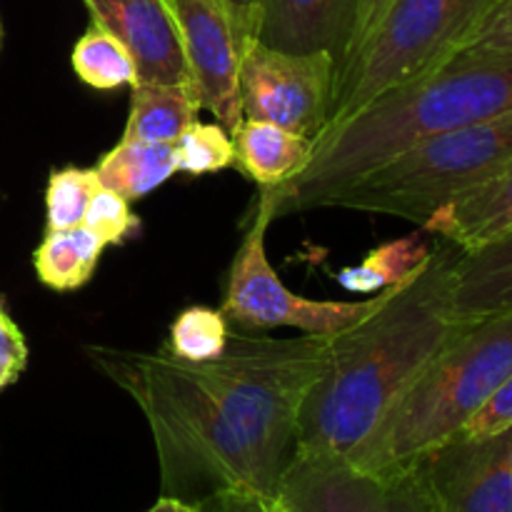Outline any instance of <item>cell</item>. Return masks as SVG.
Wrapping results in <instances>:
<instances>
[{
  "instance_id": "83f0119b",
  "label": "cell",
  "mask_w": 512,
  "mask_h": 512,
  "mask_svg": "<svg viewBox=\"0 0 512 512\" xmlns=\"http://www.w3.org/2000/svg\"><path fill=\"white\" fill-rule=\"evenodd\" d=\"M28 343L5 305L0 303V390L18 383L28 368Z\"/></svg>"
},
{
  "instance_id": "ac0fdd59",
  "label": "cell",
  "mask_w": 512,
  "mask_h": 512,
  "mask_svg": "<svg viewBox=\"0 0 512 512\" xmlns=\"http://www.w3.org/2000/svg\"><path fill=\"white\" fill-rule=\"evenodd\" d=\"M200 103L190 85H133L130 115L123 138L145 143H170L198 120Z\"/></svg>"
},
{
  "instance_id": "f1b7e54d",
  "label": "cell",
  "mask_w": 512,
  "mask_h": 512,
  "mask_svg": "<svg viewBox=\"0 0 512 512\" xmlns=\"http://www.w3.org/2000/svg\"><path fill=\"white\" fill-rule=\"evenodd\" d=\"M463 50H500L512 53V0H498L483 23L470 35Z\"/></svg>"
},
{
  "instance_id": "7402d4cb",
  "label": "cell",
  "mask_w": 512,
  "mask_h": 512,
  "mask_svg": "<svg viewBox=\"0 0 512 512\" xmlns=\"http://www.w3.org/2000/svg\"><path fill=\"white\" fill-rule=\"evenodd\" d=\"M75 75L95 90H115L138 85V70L128 48L100 25H90L70 55Z\"/></svg>"
},
{
  "instance_id": "2e32d148",
  "label": "cell",
  "mask_w": 512,
  "mask_h": 512,
  "mask_svg": "<svg viewBox=\"0 0 512 512\" xmlns=\"http://www.w3.org/2000/svg\"><path fill=\"white\" fill-rule=\"evenodd\" d=\"M453 310L478 323L512 313V230L475 250H460L453 265Z\"/></svg>"
},
{
  "instance_id": "4fadbf2b",
  "label": "cell",
  "mask_w": 512,
  "mask_h": 512,
  "mask_svg": "<svg viewBox=\"0 0 512 512\" xmlns=\"http://www.w3.org/2000/svg\"><path fill=\"white\" fill-rule=\"evenodd\" d=\"M85 5L93 23L128 48L138 83L190 85L178 25L165 0H85Z\"/></svg>"
},
{
  "instance_id": "e0dca14e",
  "label": "cell",
  "mask_w": 512,
  "mask_h": 512,
  "mask_svg": "<svg viewBox=\"0 0 512 512\" xmlns=\"http://www.w3.org/2000/svg\"><path fill=\"white\" fill-rule=\"evenodd\" d=\"M230 138L235 145V165L260 188H275L295 178L310 163L315 148L310 138L253 118L240 120Z\"/></svg>"
},
{
  "instance_id": "ba28073f",
  "label": "cell",
  "mask_w": 512,
  "mask_h": 512,
  "mask_svg": "<svg viewBox=\"0 0 512 512\" xmlns=\"http://www.w3.org/2000/svg\"><path fill=\"white\" fill-rule=\"evenodd\" d=\"M268 195L260 190L255 215L230 265L228 288L220 313L245 330L295 328L305 335H338L383 308L398 285L380 290L370 298L355 300H310L295 295L280 280L278 270L265 255V233L273 223ZM410 280V278H408ZM403 285V283H400Z\"/></svg>"
},
{
  "instance_id": "3957f363",
  "label": "cell",
  "mask_w": 512,
  "mask_h": 512,
  "mask_svg": "<svg viewBox=\"0 0 512 512\" xmlns=\"http://www.w3.org/2000/svg\"><path fill=\"white\" fill-rule=\"evenodd\" d=\"M85 353L143 410L158 450L160 495L205 503L248 493L275 503L278 478L265 470L195 363L178 360L165 345L155 353L88 345Z\"/></svg>"
},
{
  "instance_id": "9a60e30c",
  "label": "cell",
  "mask_w": 512,
  "mask_h": 512,
  "mask_svg": "<svg viewBox=\"0 0 512 512\" xmlns=\"http://www.w3.org/2000/svg\"><path fill=\"white\" fill-rule=\"evenodd\" d=\"M423 230L460 250H475L512 230V163L448 200L430 215Z\"/></svg>"
},
{
  "instance_id": "f546056e",
  "label": "cell",
  "mask_w": 512,
  "mask_h": 512,
  "mask_svg": "<svg viewBox=\"0 0 512 512\" xmlns=\"http://www.w3.org/2000/svg\"><path fill=\"white\" fill-rule=\"evenodd\" d=\"M203 512H273L270 500L248 493H223L200 503Z\"/></svg>"
},
{
  "instance_id": "8992f818",
  "label": "cell",
  "mask_w": 512,
  "mask_h": 512,
  "mask_svg": "<svg viewBox=\"0 0 512 512\" xmlns=\"http://www.w3.org/2000/svg\"><path fill=\"white\" fill-rule=\"evenodd\" d=\"M512 163V110L410 145L398 158L340 190L328 208L393 215L423 228L463 190Z\"/></svg>"
},
{
  "instance_id": "ffe728a7",
  "label": "cell",
  "mask_w": 512,
  "mask_h": 512,
  "mask_svg": "<svg viewBox=\"0 0 512 512\" xmlns=\"http://www.w3.org/2000/svg\"><path fill=\"white\" fill-rule=\"evenodd\" d=\"M105 243L85 225L63 230H48L43 243L33 253L35 275L43 285L70 293L88 283L95 275Z\"/></svg>"
},
{
  "instance_id": "4dcf8cb0",
  "label": "cell",
  "mask_w": 512,
  "mask_h": 512,
  "mask_svg": "<svg viewBox=\"0 0 512 512\" xmlns=\"http://www.w3.org/2000/svg\"><path fill=\"white\" fill-rule=\"evenodd\" d=\"M390 3H393V0H360L358 20H355L353 40H350V48H348V55H345V60H348L350 55H353L355 50H358V45L363 43L365 38H368L370 30H373L375 25H378V20L383 18L385 10L390 8ZM345 60H343V65H345ZM343 65H340V68H343ZM335 75H338V73H335Z\"/></svg>"
},
{
  "instance_id": "cb8c5ba5",
  "label": "cell",
  "mask_w": 512,
  "mask_h": 512,
  "mask_svg": "<svg viewBox=\"0 0 512 512\" xmlns=\"http://www.w3.org/2000/svg\"><path fill=\"white\" fill-rule=\"evenodd\" d=\"M103 188L95 168H68L53 170L45 188V215L48 230H63L83 225L90 200Z\"/></svg>"
},
{
  "instance_id": "4316f807",
  "label": "cell",
  "mask_w": 512,
  "mask_h": 512,
  "mask_svg": "<svg viewBox=\"0 0 512 512\" xmlns=\"http://www.w3.org/2000/svg\"><path fill=\"white\" fill-rule=\"evenodd\" d=\"M512 428V373L510 378L490 395L488 403L465 423L458 438L465 440H483L493 438V435L503 433Z\"/></svg>"
},
{
  "instance_id": "836d02e7",
  "label": "cell",
  "mask_w": 512,
  "mask_h": 512,
  "mask_svg": "<svg viewBox=\"0 0 512 512\" xmlns=\"http://www.w3.org/2000/svg\"><path fill=\"white\" fill-rule=\"evenodd\" d=\"M0 50H3V25H0Z\"/></svg>"
},
{
  "instance_id": "30bf717a",
  "label": "cell",
  "mask_w": 512,
  "mask_h": 512,
  "mask_svg": "<svg viewBox=\"0 0 512 512\" xmlns=\"http://www.w3.org/2000/svg\"><path fill=\"white\" fill-rule=\"evenodd\" d=\"M335 70L325 50L285 53L253 40L240 68L243 118L268 120L315 143L333 110Z\"/></svg>"
},
{
  "instance_id": "44dd1931",
  "label": "cell",
  "mask_w": 512,
  "mask_h": 512,
  "mask_svg": "<svg viewBox=\"0 0 512 512\" xmlns=\"http://www.w3.org/2000/svg\"><path fill=\"white\" fill-rule=\"evenodd\" d=\"M430 253H433V245L425 243L423 235H405V238L390 240V243L370 250L363 263L343 268L335 278H338L340 288H345L348 293L373 295L413 278L428 263Z\"/></svg>"
},
{
  "instance_id": "1f68e13d",
  "label": "cell",
  "mask_w": 512,
  "mask_h": 512,
  "mask_svg": "<svg viewBox=\"0 0 512 512\" xmlns=\"http://www.w3.org/2000/svg\"><path fill=\"white\" fill-rule=\"evenodd\" d=\"M148 512H203V508H200V503H188V500L160 495L158 503H155Z\"/></svg>"
},
{
  "instance_id": "5bb4252c",
  "label": "cell",
  "mask_w": 512,
  "mask_h": 512,
  "mask_svg": "<svg viewBox=\"0 0 512 512\" xmlns=\"http://www.w3.org/2000/svg\"><path fill=\"white\" fill-rule=\"evenodd\" d=\"M358 5L360 0H263L255 40L285 53L325 50L340 70L353 40Z\"/></svg>"
},
{
  "instance_id": "7c38bea8",
  "label": "cell",
  "mask_w": 512,
  "mask_h": 512,
  "mask_svg": "<svg viewBox=\"0 0 512 512\" xmlns=\"http://www.w3.org/2000/svg\"><path fill=\"white\" fill-rule=\"evenodd\" d=\"M440 512H512V428L455 438L423 460Z\"/></svg>"
},
{
  "instance_id": "9c48e42d",
  "label": "cell",
  "mask_w": 512,
  "mask_h": 512,
  "mask_svg": "<svg viewBox=\"0 0 512 512\" xmlns=\"http://www.w3.org/2000/svg\"><path fill=\"white\" fill-rule=\"evenodd\" d=\"M280 512H440L425 463L368 475L345 458L293 455L280 473Z\"/></svg>"
},
{
  "instance_id": "d6a6232c",
  "label": "cell",
  "mask_w": 512,
  "mask_h": 512,
  "mask_svg": "<svg viewBox=\"0 0 512 512\" xmlns=\"http://www.w3.org/2000/svg\"><path fill=\"white\" fill-rule=\"evenodd\" d=\"M228 3L233 5L245 20H250V23L255 25V30H258V15H260V5H263V0H228Z\"/></svg>"
},
{
  "instance_id": "8fae6325",
  "label": "cell",
  "mask_w": 512,
  "mask_h": 512,
  "mask_svg": "<svg viewBox=\"0 0 512 512\" xmlns=\"http://www.w3.org/2000/svg\"><path fill=\"white\" fill-rule=\"evenodd\" d=\"M178 25L190 85L200 110H210L228 133L243 120L240 68L255 25L228 0H165Z\"/></svg>"
},
{
  "instance_id": "6da1fadb",
  "label": "cell",
  "mask_w": 512,
  "mask_h": 512,
  "mask_svg": "<svg viewBox=\"0 0 512 512\" xmlns=\"http://www.w3.org/2000/svg\"><path fill=\"white\" fill-rule=\"evenodd\" d=\"M460 248L435 238L428 263L370 318L333 335L330 365L310 390L293 455L348 458L423 370L473 323L453 310Z\"/></svg>"
},
{
  "instance_id": "7a4b0ae2",
  "label": "cell",
  "mask_w": 512,
  "mask_h": 512,
  "mask_svg": "<svg viewBox=\"0 0 512 512\" xmlns=\"http://www.w3.org/2000/svg\"><path fill=\"white\" fill-rule=\"evenodd\" d=\"M512 110V53L460 50L428 75L388 90L315 140L313 158L288 183L260 188L273 218L328 208L350 183L430 135Z\"/></svg>"
},
{
  "instance_id": "5b68a950",
  "label": "cell",
  "mask_w": 512,
  "mask_h": 512,
  "mask_svg": "<svg viewBox=\"0 0 512 512\" xmlns=\"http://www.w3.org/2000/svg\"><path fill=\"white\" fill-rule=\"evenodd\" d=\"M330 350L333 335H228L223 355L195 363L210 393L278 480L293 458L300 413L310 390L328 370Z\"/></svg>"
},
{
  "instance_id": "484cf974",
  "label": "cell",
  "mask_w": 512,
  "mask_h": 512,
  "mask_svg": "<svg viewBox=\"0 0 512 512\" xmlns=\"http://www.w3.org/2000/svg\"><path fill=\"white\" fill-rule=\"evenodd\" d=\"M83 225L103 240L105 248L125 243L140 233V218L130 210V200L108 188H100L90 200Z\"/></svg>"
},
{
  "instance_id": "d6986e66",
  "label": "cell",
  "mask_w": 512,
  "mask_h": 512,
  "mask_svg": "<svg viewBox=\"0 0 512 512\" xmlns=\"http://www.w3.org/2000/svg\"><path fill=\"white\" fill-rule=\"evenodd\" d=\"M95 173L103 188L125 200H140L178 173L175 145L123 138L100 158Z\"/></svg>"
},
{
  "instance_id": "277c9868",
  "label": "cell",
  "mask_w": 512,
  "mask_h": 512,
  "mask_svg": "<svg viewBox=\"0 0 512 512\" xmlns=\"http://www.w3.org/2000/svg\"><path fill=\"white\" fill-rule=\"evenodd\" d=\"M510 373L512 313L478 320L423 370L345 460L368 475L420 463L458 438Z\"/></svg>"
},
{
  "instance_id": "603a6c76",
  "label": "cell",
  "mask_w": 512,
  "mask_h": 512,
  "mask_svg": "<svg viewBox=\"0 0 512 512\" xmlns=\"http://www.w3.org/2000/svg\"><path fill=\"white\" fill-rule=\"evenodd\" d=\"M228 335V323L220 310L193 305L173 320L165 348L185 363H208L223 355Z\"/></svg>"
},
{
  "instance_id": "d4e9b609",
  "label": "cell",
  "mask_w": 512,
  "mask_h": 512,
  "mask_svg": "<svg viewBox=\"0 0 512 512\" xmlns=\"http://www.w3.org/2000/svg\"><path fill=\"white\" fill-rule=\"evenodd\" d=\"M175 163L178 173L208 175L235 165V145L228 130L215 123H200L185 128L175 140Z\"/></svg>"
},
{
  "instance_id": "52a82bcc",
  "label": "cell",
  "mask_w": 512,
  "mask_h": 512,
  "mask_svg": "<svg viewBox=\"0 0 512 512\" xmlns=\"http://www.w3.org/2000/svg\"><path fill=\"white\" fill-rule=\"evenodd\" d=\"M495 3L498 0H393L335 75L333 110L325 130L460 53Z\"/></svg>"
},
{
  "instance_id": "e575fe53",
  "label": "cell",
  "mask_w": 512,
  "mask_h": 512,
  "mask_svg": "<svg viewBox=\"0 0 512 512\" xmlns=\"http://www.w3.org/2000/svg\"><path fill=\"white\" fill-rule=\"evenodd\" d=\"M273 512H280V510H275V505H273Z\"/></svg>"
}]
</instances>
